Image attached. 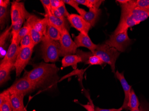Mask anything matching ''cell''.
<instances>
[{
	"label": "cell",
	"mask_w": 149,
	"mask_h": 111,
	"mask_svg": "<svg viewBox=\"0 0 149 111\" xmlns=\"http://www.w3.org/2000/svg\"><path fill=\"white\" fill-rule=\"evenodd\" d=\"M9 3H10L9 0H1L0 1V6L8 7Z\"/></svg>",
	"instance_id": "ab89813d"
},
{
	"label": "cell",
	"mask_w": 149,
	"mask_h": 111,
	"mask_svg": "<svg viewBox=\"0 0 149 111\" xmlns=\"http://www.w3.org/2000/svg\"><path fill=\"white\" fill-rule=\"evenodd\" d=\"M76 10L79 13V15L83 17L84 19L92 26H94L101 12V10L100 9L98 10H89V11L87 12L79 7Z\"/></svg>",
	"instance_id": "9a60e30c"
},
{
	"label": "cell",
	"mask_w": 149,
	"mask_h": 111,
	"mask_svg": "<svg viewBox=\"0 0 149 111\" xmlns=\"http://www.w3.org/2000/svg\"><path fill=\"white\" fill-rule=\"evenodd\" d=\"M12 35V38L10 45L1 62H10L15 64L17 56L21 50L19 44L17 41V34H13Z\"/></svg>",
	"instance_id": "8fae6325"
},
{
	"label": "cell",
	"mask_w": 149,
	"mask_h": 111,
	"mask_svg": "<svg viewBox=\"0 0 149 111\" xmlns=\"http://www.w3.org/2000/svg\"><path fill=\"white\" fill-rule=\"evenodd\" d=\"M40 1L44 7L45 14H49L52 13L50 0H41Z\"/></svg>",
	"instance_id": "4dcf8cb0"
},
{
	"label": "cell",
	"mask_w": 149,
	"mask_h": 111,
	"mask_svg": "<svg viewBox=\"0 0 149 111\" xmlns=\"http://www.w3.org/2000/svg\"><path fill=\"white\" fill-rule=\"evenodd\" d=\"M33 48V47L25 48L20 50L14 65L17 77H20L30 61L32 55Z\"/></svg>",
	"instance_id": "ba28073f"
},
{
	"label": "cell",
	"mask_w": 149,
	"mask_h": 111,
	"mask_svg": "<svg viewBox=\"0 0 149 111\" xmlns=\"http://www.w3.org/2000/svg\"><path fill=\"white\" fill-rule=\"evenodd\" d=\"M116 76L120 82L125 93V99L121 107L123 108V109H129L128 107V103L129 101L130 97L132 88L131 86L129 85L125 79L123 72L120 73L117 70L116 72Z\"/></svg>",
	"instance_id": "5bb4252c"
},
{
	"label": "cell",
	"mask_w": 149,
	"mask_h": 111,
	"mask_svg": "<svg viewBox=\"0 0 149 111\" xmlns=\"http://www.w3.org/2000/svg\"><path fill=\"white\" fill-rule=\"evenodd\" d=\"M52 10L58 9L64 4L63 0H50Z\"/></svg>",
	"instance_id": "1f68e13d"
},
{
	"label": "cell",
	"mask_w": 149,
	"mask_h": 111,
	"mask_svg": "<svg viewBox=\"0 0 149 111\" xmlns=\"http://www.w3.org/2000/svg\"><path fill=\"white\" fill-rule=\"evenodd\" d=\"M63 1L64 3L70 5L76 10L79 7V4L76 1V0H63Z\"/></svg>",
	"instance_id": "836d02e7"
},
{
	"label": "cell",
	"mask_w": 149,
	"mask_h": 111,
	"mask_svg": "<svg viewBox=\"0 0 149 111\" xmlns=\"http://www.w3.org/2000/svg\"><path fill=\"white\" fill-rule=\"evenodd\" d=\"M82 62L81 57L77 54L65 56L62 60L63 68L72 66L74 69H76L78 63Z\"/></svg>",
	"instance_id": "ffe728a7"
},
{
	"label": "cell",
	"mask_w": 149,
	"mask_h": 111,
	"mask_svg": "<svg viewBox=\"0 0 149 111\" xmlns=\"http://www.w3.org/2000/svg\"><path fill=\"white\" fill-rule=\"evenodd\" d=\"M81 105L87 111H95L93 105H91L90 103H88L87 105L81 104Z\"/></svg>",
	"instance_id": "8d00e7d4"
},
{
	"label": "cell",
	"mask_w": 149,
	"mask_h": 111,
	"mask_svg": "<svg viewBox=\"0 0 149 111\" xmlns=\"http://www.w3.org/2000/svg\"><path fill=\"white\" fill-rule=\"evenodd\" d=\"M26 20V18L22 17V18H20L18 21L16 22L15 24L11 25L12 27L11 31L12 35L13 34H17V35L18 34L19 31L22 28V24Z\"/></svg>",
	"instance_id": "4316f807"
},
{
	"label": "cell",
	"mask_w": 149,
	"mask_h": 111,
	"mask_svg": "<svg viewBox=\"0 0 149 111\" xmlns=\"http://www.w3.org/2000/svg\"><path fill=\"white\" fill-rule=\"evenodd\" d=\"M42 44V56L46 63H55L59 60L60 45L47 35L43 37Z\"/></svg>",
	"instance_id": "3957f363"
},
{
	"label": "cell",
	"mask_w": 149,
	"mask_h": 111,
	"mask_svg": "<svg viewBox=\"0 0 149 111\" xmlns=\"http://www.w3.org/2000/svg\"><path fill=\"white\" fill-rule=\"evenodd\" d=\"M12 26L7 28L4 32L3 33H1L0 36V47L1 48H2L4 46V45L6 43V41L8 39V37L10 36V32L12 31Z\"/></svg>",
	"instance_id": "83f0119b"
},
{
	"label": "cell",
	"mask_w": 149,
	"mask_h": 111,
	"mask_svg": "<svg viewBox=\"0 0 149 111\" xmlns=\"http://www.w3.org/2000/svg\"><path fill=\"white\" fill-rule=\"evenodd\" d=\"M31 29V27L28 22L26 21L24 26L22 28L17 34V41L18 44H20L22 39L30 33Z\"/></svg>",
	"instance_id": "cb8c5ba5"
},
{
	"label": "cell",
	"mask_w": 149,
	"mask_h": 111,
	"mask_svg": "<svg viewBox=\"0 0 149 111\" xmlns=\"http://www.w3.org/2000/svg\"></svg>",
	"instance_id": "60d3db41"
},
{
	"label": "cell",
	"mask_w": 149,
	"mask_h": 111,
	"mask_svg": "<svg viewBox=\"0 0 149 111\" xmlns=\"http://www.w3.org/2000/svg\"><path fill=\"white\" fill-rule=\"evenodd\" d=\"M74 42L78 48H86L93 53L97 47V45L95 44L91 41L88 33L84 32H80L78 35L76 36L74 38Z\"/></svg>",
	"instance_id": "4fadbf2b"
},
{
	"label": "cell",
	"mask_w": 149,
	"mask_h": 111,
	"mask_svg": "<svg viewBox=\"0 0 149 111\" xmlns=\"http://www.w3.org/2000/svg\"><path fill=\"white\" fill-rule=\"evenodd\" d=\"M58 10L60 12V13L65 18H67L69 16V15L70 14V13L68 12L67 10L66 9V7L65 6V3L62 6H61L58 9Z\"/></svg>",
	"instance_id": "d6a6232c"
},
{
	"label": "cell",
	"mask_w": 149,
	"mask_h": 111,
	"mask_svg": "<svg viewBox=\"0 0 149 111\" xmlns=\"http://www.w3.org/2000/svg\"><path fill=\"white\" fill-rule=\"evenodd\" d=\"M45 17H47L48 21V24L56 28L61 32L64 29H67L66 19H61L54 16L51 13L49 14H45Z\"/></svg>",
	"instance_id": "ac0fdd59"
},
{
	"label": "cell",
	"mask_w": 149,
	"mask_h": 111,
	"mask_svg": "<svg viewBox=\"0 0 149 111\" xmlns=\"http://www.w3.org/2000/svg\"><path fill=\"white\" fill-rule=\"evenodd\" d=\"M140 105L139 99L133 89H131L130 97L129 101L128 103V108L130 110H137L139 109Z\"/></svg>",
	"instance_id": "603a6c76"
},
{
	"label": "cell",
	"mask_w": 149,
	"mask_h": 111,
	"mask_svg": "<svg viewBox=\"0 0 149 111\" xmlns=\"http://www.w3.org/2000/svg\"><path fill=\"white\" fill-rule=\"evenodd\" d=\"M7 16V6H0V25L1 29L4 27Z\"/></svg>",
	"instance_id": "f1b7e54d"
},
{
	"label": "cell",
	"mask_w": 149,
	"mask_h": 111,
	"mask_svg": "<svg viewBox=\"0 0 149 111\" xmlns=\"http://www.w3.org/2000/svg\"><path fill=\"white\" fill-rule=\"evenodd\" d=\"M131 40L128 35V30L118 34H112L105 42L110 47L114 48L119 52H123L130 45Z\"/></svg>",
	"instance_id": "5b68a950"
},
{
	"label": "cell",
	"mask_w": 149,
	"mask_h": 111,
	"mask_svg": "<svg viewBox=\"0 0 149 111\" xmlns=\"http://www.w3.org/2000/svg\"><path fill=\"white\" fill-rule=\"evenodd\" d=\"M103 1L102 0H88V8L89 10H99L100 6Z\"/></svg>",
	"instance_id": "f546056e"
},
{
	"label": "cell",
	"mask_w": 149,
	"mask_h": 111,
	"mask_svg": "<svg viewBox=\"0 0 149 111\" xmlns=\"http://www.w3.org/2000/svg\"><path fill=\"white\" fill-rule=\"evenodd\" d=\"M30 34L35 46L39 43L41 41H42L43 37H44V35H43L42 33L37 31L32 28H31Z\"/></svg>",
	"instance_id": "484cf974"
},
{
	"label": "cell",
	"mask_w": 149,
	"mask_h": 111,
	"mask_svg": "<svg viewBox=\"0 0 149 111\" xmlns=\"http://www.w3.org/2000/svg\"><path fill=\"white\" fill-rule=\"evenodd\" d=\"M62 32L56 28L48 24L46 34L50 39L53 41H59L61 37Z\"/></svg>",
	"instance_id": "7402d4cb"
},
{
	"label": "cell",
	"mask_w": 149,
	"mask_h": 111,
	"mask_svg": "<svg viewBox=\"0 0 149 111\" xmlns=\"http://www.w3.org/2000/svg\"><path fill=\"white\" fill-rule=\"evenodd\" d=\"M139 108L142 111H149V104H147V103L143 104Z\"/></svg>",
	"instance_id": "f35d334b"
},
{
	"label": "cell",
	"mask_w": 149,
	"mask_h": 111,
	"mask_svg": "<svg viewBox=\"0 0 149 111\" xmlns=\"http://www.w3.org/2000/svg\"><path fill=\"white\" fill-rule=\"evenodd\" d=\"M95 111H121L123 110L122 107L119 108H111V109H104V108H100L98 107H96L95 108Z\"/></svg>",
	"instance_id": "d590c367"
},
{
	"label": "cell",
	"mask_w": 149,
	"mask_h": 111,
	"mask_svg": "<svg viewBox=\"0 0 149 111\" xmlns=\"http://www.w3.org/2000/svg\"><path fill=\"white\" fill-rule=\"evenodd\" d=\"M15 64L10 62H1L0 65V85H4L5 83L10 80V72L15 68Z\"/></svg>",
	"instance_id": "2e32d148"
},
{
	"label": "cell",
	"mask_w": 149,
	"mask_h": 111,
	"mask_svg": "<svg viewBox=\"0 0 149 111\" xmlns=\"http://www.w3.org/2000/svg\"><path fill=\"white\" fill-rule=\"evenodd\" d=\"M121 8L120 21L113 34L128 30L129 28L139 24L149 17V9L130 8L120 5Z\"/></svg>",
	"instance_id": "6da1fadb"
},
{
	"label": "cell",
	"mask_w": 149,
	"mask_h": 111,
	"mask_svg": "<svg viewBox=\"0 0 149 111\" xmlns=\"http://www.w3.org/2000/svg\"><path fill=\"white\" fill-rule=\"evenodd\" d=\"M26 21L37 31L42 33L43 35H46L48 26V21L47 17L40 19L36 16L31 15Z\"/></svg>",
	"instance_id": "7c38bea8"
},
{
	"label": "cell",
	"mask_w": 149,
	"mask_h": 111,
	"mask_svg": "<svg viewBox=\"0 0 149 111\" xmlns=\"http://www.w3.org/2000/svg\"><path fill=\"white\" fill-rule=\"evenodd\" d=\"M52 14L54 16L56 17H57V18H59L61 19H66L65 17H63V16L61 14L60 12L58 10V9H56V10H52Z\"/></svg>",
	"instance_id": "e575fe53"
},
{
	"label": "cell",
	"mask_w": 149,
	"mask_h": 111,
	"mask_svg": "<svg viewBox=\"0 0 149 111\" xmlns=\"http://www.w3.org/2000/svg\"><path fill=\"white\" fill-rule=\"evenodd\" d=\"M130 8H141L149 9V0L130 1L125 4H120Z\"/></svg>",
	"instance_id": "44dd1931"
},
{
	"label": "cell",
	"mask_w": 149,
	"mask_h": 111,
	"mask_svg": "<svg viewBox=\"0 0 149 111\" xmlns=\"http://www.w3.org/2000/svg\"><path fill=\"white\" fill-rule=\"evenodd\" d=\"M25 95L22 94H10V101L13 111H27L24 104Z\"/></svg>",
	"instance_id": "e0dca14e"
},
{
	"label": "cell",
	"mask_w": 149,
	"mask_h": 111,
	"mask_svg": "<svg viewBox=\"0 0 149 111\" xmlns=\"http://www.w3.org/2000/svg\"><path fill=\"white\" fill-rule=\"evenodd\" d=\"M10 94L7 89L0 94V111H13Z\"/></svg>",
	"instance_id": "d6986e66"
},
{
	"label": "cell",
	"mask_w": 149,
	"mask_h": 111,
	"mask_svg": "<svg viewBox=\"0 0 149 111\" xmlns=\"http://www.w3.org/2000/svg\"><path fill=\"white\" fill-rule=\"evenodd\" d=\"M36 88L37 86L35 83L23 77L7 89L9 91L10 94L17 93L26 95L33 91Z\"/></svg>",
	"instance_id": "52a82bcc"
},
{
	"label": "cell",
	"mask_w": 149,
	"mask_h": 111,
	"mask_svg": "<svg viewBox=\"0 0 149 111\" xmlns=\"http://www.w3.org/2000/svg\"><path fill=\"white\" fill-rule=\"evenodd\" d=\"M20 44V50L25 48L31 47H34L35 46L33 42L30 33L22 39Z\"/></svg>",
	"instance_id": "d4e9b609"
},
{
	"label": "cell",
	"mask_w": 149,
	"mask_h": 111,
	"mask_svg": "<svg viewBox=\"0 0 149 111\" xmlns=\"http://www.w3.org/2000/svg\"><path fill=\"white\" fill-rule=\"evenodd\" d=\"M95 55L99 57L104 63L109 65L112 72H115V63L119 56L120 52L114 48L110 47L105 43L97 45L96 50L93 52Z\"/></svg>",
	"instance_id": "277c9868"
},
{
	"label": "cell",
	"mask_w": 149,
	"mask_h": 111,
	"mask_svg": "<svg viewBox=\"0 0 149 111\" xmlns=\"http://www.w3.org/2000/svg\"><path fill=\"white\" fill-rule=\"evenodd\" d=\"M31 14L27 11L24 2L13 1L11 7V25L15 24L20 18L24 17L27 18Z\"/></svg>",
	"instance_id": "9c48e42d"
},
{
	"label": "cell",
	"mask_w": 149,
	"mask_h": 111,
	"mask_svg": "<svg viewBox=\"0 0 149 111\" xmlns=\"http://www.w3.org/2000/svg\"><path fill=\"white\" fill-rule=\"evenodd\" d=\"M67 19L72 26L80 32H84L88 34L92 27L91 25L79 15L70 14L67 17Z\"/></svg>",
	"instance_id": "30bf717a"
},
{
	"label": "cell",
	"mask_w": 149,
	"mask_h": 111,
	"mask_svg": "<svg viewBox=\"0 0 149 111\" xmlns=\"http://www.w3.org/2000/svg\"><path fill=\"white\" fill-rule=\"evenodd\" d=\"M76 1L79 4L84 5L88 7V0H76Z\"/></svg>",
	"instance_id": "74e56055"
},
{
	"label": "cell",
	"mask_w": 149,
	"mask_h": 111,
	"mask_svg": "<svg viewBox=\"0 0 149 111\" xmlns=\"http://www.w3.org/2000/svg\"><path fill=\"white\" fill-rule=\"evenodd\" d=\"M59 56L63 57L69 55H74L77 53V46L73 41L68 30L64 29L61 33L59 40Z\"/></svg>",
	"instance_id": "8992f818"
},
{
	"label": "cell",
	"mask_w": 149,
	"mask_h": 111,
	"mask_svg": "<svg viewBox=\"0 0 149 111\" xmlns=\"http://www.w3.org/2000/svg\"><path fill=\"white\" fill-rule=\"evenodd\" d=\"M59 70L55 64L41 62L33 65L31 70L26 72L23 77L35 83L38 88L56 76Z\"/></svg>",
	"instance_id": "7a4b0ae2"
}]
</instances>
